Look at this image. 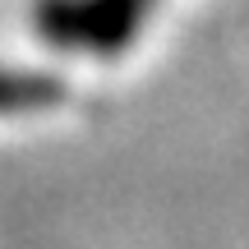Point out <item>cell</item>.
<instances>
[{
	"label": "cell",
	"mask_w": 249,
	"mask_h": 249,
	"mask_svg": "<svg viewBox=\"0 0 249 249\" xmlns=\"http://www.w3.org/2000/svg\"><path fill=\"white\" fill-rule=\"evenodd\" d=\"M152 0H42L37 28L46 42L74 51H120L143 28Z\"/></svg>",
	"instance_id": "cell-1"
},
{
	"label": "cell",
	"mask_w": 249,
	"mask_h": 249,
	"mask_svg": "<svg viewBox=\"0 0 249 249\" xmlns=\"http://www.w3.org/2000/svg\"><path fill=\"white\" fill-rule=\"evenodd\" d=\"M70 97L60 79L33 70H9L0 65V116H37V111H55Z\"/></svg>",
	"instance_id": "cell-2"
}]
</instances>
